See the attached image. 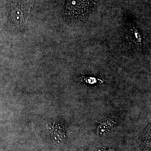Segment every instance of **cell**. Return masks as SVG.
<instances>
[{
    "label": "cell",
    "instance_id": "7a4b0ae2",
    "mask_svg": "<svg viewBox=\"0 0 151 151\" xmlns=\"http://www.w3.org/2000/svg\"><path fill=\"white\" fill-rule=\"evenodd\" d=\"M31 3L28 1H23L15 4L12 7L9 13L10 22L15 27L24 29L27 24Z\"/></svg>",
    "mask_w": 151,
    "mask_h": 151
},
{
    "label": "cell",
    "instance_id": "6da1fadb",
    "mask_svg": "<svg viewBox=\"0 0 151 151\" xmlns=\"http://www.w3.org/2000/svg\"><path fill=\"white\" fill-rule=\"evenodd\" d=\"M94 5V0H68L65 14L72 19L85 18L92 12Z\"/></svg>",
    "mask_w": 151,
    "mask_h": 151
},
{
    "label": "cell",
    "instance_id": "3957f363",
    "mask_svg": "<svg viewBox=\"0 0 151 151\" xmlns=\"http://www.w3.org/2000/svg\"><path fill=\"white\" fill-rule=\"evenodd\" d=\"M125 42L134 50H139L142 46V37L140 32L135 27L130 26L126 28L124 33Z\"/></svg>",
    "mask_w": 151,
    "mask_h": 151
}]
</instances>
